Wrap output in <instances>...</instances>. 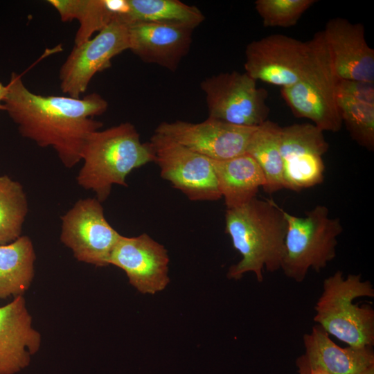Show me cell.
I'll return each mask as SVG.
<instances>
[{
    "label": "cell",
    "mask_w": 374,
    "mask_h": 374,
    "mask_svg": "<svg viewBox=\"0 0 374 374\" xmlns=\"http://www.w3.org/2000/svg\"><path fill=\"white\" fill-rule=\"evenodd\" d=\"M220 193L226 208L246 204L256 197L265 183L255 159L244 153L226 160H212Z\"/></svg>",
    "instance_id": "19"
},
{
    "label": "cell",
    "mask_w": 374,
    "mask_h": 374,
    "mask_svg": "<svg viewBox=\"0 0 374 374\" xmlns=\"http://www.w3.org/2000/svg\"><path fill=\"white\" fill-rule=\"evenodd\" d=\"M6 86L5 111L20 134L41 147L53 148L66 167L78 163L87 136L103 126L93 118L107 109V101L97 93L78 98L36 94L15 73Z\"/></svg>",
    "instance_id": "1"
},
{
    "label": "cell",
    "mask_w": 374,
    "mask_h": 374,
    "mask_svg": "<svg viewBox=\"0 0 374 374\" xmlns=\"http://www.w3.org/2000/svg\"><path fill=\"white\" fill-rule=\"evenodd\" d=\"M312 55V44L292 37L273 34L248 44L245 49V72L254 79L288 87L305 71Z\"/></svg>",
    "instance_id": "9"
},
{
    "label": "cell",
    "mask_w": 374,
    "mask_h": 374,
    "mask_svg": "<svg viewBox=\"0 0 374 374\" xmlns=\"http://www.w3.org/2000/svg\"><path fill=\"white\" fill-rule=\"evenodd\" d=\"M359 374H374V365L368 367Z\"/></svg>",
    "instance_id": "29"
},
{
    "label": "cell",
    "mask_w": 374,
    "mask_h": 374,
    "mask_svg": "<svg viewBox=\"0 0 374 374\" xmlns=\"http://www.w3.org/2000/svg\"><path fill=\"white\" fill-rule=\"evenodd\" d=\"M303 341L305 353L296 362L299 374H309L315 369L328 374H359L374 365L372 346L340 347L318 324L303 335Z\"/></svg>",
    "instance_id": "16"
},
{
    "label": "cell",
    "mask_w": 374,
    "mask_h": 374,
    "mask_svg": "<svg viewBox=\"0 0 374 374\" xmlns=\"http://www.w3.org/2000/svg\"><path fill=\"white\" fill-rule=\"evenodd\" d=\"M257 127L238 126L208 117L197 123L164 121L154 132L167 136L210 159L226 160L246 153Z\"/></svg>",
    "instance_id": "13"
},
{
    "label": "cell",
    "mask_w": 374,
    "mask_h": 374,
    "mask_svg": "<svg viewBox=\"0 0 374 374\" xmlns=\"http://www.w3.org/2000/svg\"><path fill=\"white\" fill-rule=\"evenodd\" d=\"M169 257L166 249L143 233L135 237L120 235L109 265L123 269L130 283L142 294H154L170 283Z\"/></svg>",
    "instance_id": "14"
},
{
    "label": "cell",
    "mask_w": 374,
    "mask_h": 374,
    "mask_svg": "<svg viewBox=\"0 0 374 374\" xmlns=\"http://www.w3.org/2000/svg\"><path fill=\"white\" fill-rule=\"evenodd\" d=\"M7 93V86L0 82V110H5L3 100Z\"/></svg>",
    "instance_id": "28"
},
{
    "label": "cell",
    "mask_w": 374,
    "mask_h": 374,
    "mask_svg": "<svg viewBox=\"0 0 374 374\" xmlns=\"http://www.w3.org/2000/svg\"><path fill=\"white\" fill-rule=\"evenodd\" d=\"M342 123L351 138L368 150L374 148V105L337 96Z\"/></svg>",
    "instance_id": "25"
},
{
    "label": "cell",
    "mask_w": 374,
    "mask_h": 374,
    "mask_svg": "<svg viewBox=\"0 0 374 374\" xmlns=\"http://www.w3.org/2000/svg\"><path fill=\"white\" fill-rule=\"evenodd\" d=\"M337 96L374 105V82L362 80H338Z\"/></svg>",
    "instance_id": "27"
},
{
    "label": "cell",
    "mask_w": 374,
    "mask_h": 374,
    "mask_svg": "<svg viewBox=\"0 0 374 374\" xmlns=\"http://www.w3.org/2000/svg\"><path fill=\"white\" fill-rule=\"evenodd\" d=\"M200 87L209 118L243 127H257L268 120L267 91L246 72L220 73L202 80Z\"/></svg>",
    "instance_id": "7"
},
{
    "label": "cell",
    "mask_w": 374,
    "mask_h": 374,
    "mask_svg": "<svg viewBox=\"0 0 374 374\" xmlns=\"http://www.w3.org/2000/svg\"><path fill=\"white\" fill-rule=\"evenodd\" d=\"M83 166L77 177L85 189L94 191L99 202L105 200L114 184L125 181L134 169L154 161L149 143H142L135 127L124 123L91 132L84 144Z\"/></svg>",
    "instance_id": "3"
},
{
    "label": "cell",
    "mask_w": 374,
    "mask_h": 374,
    "mask_svg": "<svg viewBox=\"0 0 374 374\" xmlns=\"http://www.w3.org/2000/svg\"><path fill=\"white\" fill-rule=\"evenodd\" d=\"M284 210L271 199L257 197L241 206L226 208L225 232L242 258L228 271L229 278L238 280L251 272L259 283L263 269H280L287 231Z\"/></svg>",
    "instance_id": "2"
},
{
    "label": "cell",
    "mask_w": 374,
    "mask_h": 374,
    "mask_svg": "<svg viewBox=\"0 0 374 374\" xmlns=\"http://www.w3.org/2000/svg\"><path fill=\"white\" fill-rule=\"evenodd\" d=\"M374 288L361 274L337 270L323 283V291L315 307L314 321L330 335L352 347L374 344V310L370 305L354 303L359 297H373Z\"/></svg>",
    "instance_id": "4"
},
{
    "label": "cell",
    "mask_w": 374,
    "mask_h": 374,
    "mask_svg": "<svg viewBox=\"0 0 374 374\" xmlns=\"http://www.w3.org/2000/svg\"><path fill=\"white\" fill-rule=\"evenodd\" d=\"M281 127L267 120L256 128L246 150L260 166L265 180L262 188L269 194L284 188L283 164L280 151Z\"/></svg>",
    "instance_id": "23"
},
{
    "label": "cell",
    "mask_w": 374,
    "mask_h": 374,
    "mask_svg": "<svg viewBox=\"0 0 374 374\" xmlns=\"http://www.w3.org/2000/svg\"><path fill=\"white\" fill-rule=\"evenodd\" d=\"M284 214L287 226L280 269L288 278L301 283L309 269L319 272L334 260L343 227L323 205L316 206L305 217L285 211Z\"/></svg>",
    "instance_id": "5"
},
{
    "label": "cell",
    "mask_w": 374,
    "mask_h": 374,
    "mask_svg": "<svg viewBox=\"0 0 374 374\" xmlns=\"http://www.w3.org/2000/svg\"><path fill=\"white\" fill-rule=\"evenodd\" d=\"M58 12L62 21L77 19L80 26L75 34V45L91 38L111 22L121 11L123 0H48Z\"/></svg>",
    "instance_id": "21"
},
{
    "label": "cell",
    "mask_w": 374,
    "mask_h": 374,
    "mask_svg": "<svg viewBox=\"0 0 374 374\" xmlns=\"http://www.w3.org/2000/svg\"><path fill=\"white\" fill-rule=\"evenodd\" d=\"M149 145L161 176L192 201L222 198L211 159L154 132Z\"/></svg>",
    "instance_id": "8"
},
{
    "label": "cell",
    "mask_w": 374,
    "mask_h": 374,
    "mask_svg": "<svg viewBox=\"0 0 374 374\" xmlns=\"http://www.w3.org/2000/svg\"><path fill=\"white\" fill-rule=\"evenodd\" d=\"M312 55L301 79L281 88V95L293 114L305 118L324 131L339 132L342 121L337 105V78L323 30L310 39Z\"/></svg>",
    "instance_id": "6"
},
{
    "label": "cell",
    "mask_w": 374,
    "mask_h": 374,
    "mask_svg": "<svg viewBox=\"0 0 374 374\" xmlns=\"http://www.w3.org/2000/svg\"><path fill=\"white\" fill-rule=\"evenodd\" d=\"M328 148L323 131L314 124L295 123L281 127L283 187L299 192L322 183L323 156Z\"/></svg>",
    "instance_id": "12"
},
{
    "label": "cell",
    "mask_w": 374,
    "mask_h": 374,
    "mask_svg": "<svg viewBox=\"0 0 374 374\" xmlns=\"http://www.w3.org/2000/svg\"><path fill=\"white\" fill-rule=\"evenodd\" d=\"M27 211L22 186L7 175L0 176V245L20 237Z\"/></svg>",
    "instance_id": "24"
},
{
    "label": "cell",
    "mask_w": 374,
    "mask_h": 374,
    "mask_svg": "<svg viewBox=\"0 0 374 374\" xmlns=\"http://www.w3.org/2000/svg\"><path fill=\"white\" fill-rule=\"evenodd\" d=\"M129 46L128 26L118 21L75 45L59 72L61 90L69 96L80 98L94 75L109 67L112 59Z\"/></svg>",
    "instance_id": "10"
},
{
    "label": "cell",
    "mask_w": 374,
    "mask_h": 374,
    "mask_svg": "<svg viewBox=\"0 0 374 374\" xmlns=\"http://www.w3.org/2000/svg\"><path fill=\"white\" fill-rule=\"evenodd\" d=\"M323 33L338 80L374 82V50L362 24L335 17L327 21Z\"/></svg>",
    "instance_id": "15"
},
{
    "label": "cell",
    "mask_w": 374,
    "mask_h": 374,
    "mask_svg": "<svg viewBox=\"0 0 374 374\" xmlns=\"http://www.w3.org/2000/svg\"><path fill=\"white\" fill-rule=\"evenodd\" d=\"M119 236L107 221L97 199L79 200L62 217L61 240L80 261L98 267L109 265Z\"/></svg>",
    "instance_id": "11"
},
{
    "label": "cell",
    "mask_w": 374,
    "mask_h": 374,
    "mask_svg": "<svg viewBox=\"0 0 374 374\" xmlns=\"http://www.w3.org/2000/svg\"><path fill=\"white\" fill-rule=\"evenodd\" d=\"M35 260L33 243L27 236L0 245V299L21 296L29 287Z\"/></svg>",
    "instance_id": "22"
},
{
    "label": "cell",
    "mask_w": 374,
    "mask_h": 374,
    "mask_svg": "<svg viewBox=\"0 0 374 374\" xmlns=\"http://www.w3.org/2000/svg\"><path fill=\"white\" fill-rule=\"evenodd\" d=\"M309 374H328V373L320 369H315V370L312 371Z\"/></svg>",
    "instance_id": "30"
},
{
    "label": "cell",
    "mask_w": 374,
    "mask_h": 374,
    "mask_svg": "<svg viewBox=\"0 0 374 374\" xmlns=\"http://www.w3.org/2000/svg\"><path fill=\"white\" fill-rule=\"evenodd\" d=\"M315 0H256L255 9L265 27L295 26Z\"/></svg>",
    "instance_id": "26"
},
{
    "label": "cell",
    "mask_w": 374,
    "mask_h": 374,
    "mask_svg": "<svg viewBox=\"0 0 374 374\" xmlns=\"http://www.w3.org/2000/svg\"><path fill=\"white\" fill-rule=\"evenodd\" d=\"M204 19L197 7L178 0H126L119 21L127 26L150 22L194 30Z\"/></svg>",
    "instance_id": "20"
},
{
    "label": "cell",
    "mask_w": 374,
    "mask_h": 374,
    "mask_svg": "<svg viewBox=\"0 0 374 374\" xmlns=\"http://www.w3.org/2000/svg\"><path fill=\"white\" fill-rule=\"evenodd\" d=\"M40 344L21 295L0 308V374H16L28 366Z\"/></svg>",
    "instance_id": "17"
},
{
    "label": "cell",
    "mask_w": 374,
    "mask_h": 374,
    "mask_svg": "<svg viewBox=\"0 0 374 374\" xmlns=\"http://www.w3.org/2000/svg\"><path fill=\"white\" fill-rule=\"evenodd\" d=\"M193 31L162 24H132L128 26L129 49L145 63L175 71L189 51Z\"/></svg>",
    "instance_id": "18"
}]
</instances>
